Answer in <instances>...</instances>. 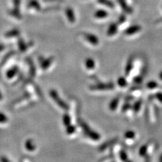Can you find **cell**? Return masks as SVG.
<instances>
[{"instance_id":"6da1fadb","label":"cell","mask_w":162,"mask_h":162,"mask_svg":"<svg viewBox=\"0 0 162 162\" xmlns=\"http://www.w3.org/2000/svg\"><path fill=\"white\" fill-rule=\"evenodd\" d=\"M79 124H80V126L82 128V130H83L85 135L90 139L94 141H98L101 139L100 134L98 132H95V130L91 129V127L85 122L82 121L81 120V121L79 122Z\"/></svg>"},{"instance_id":"4316f807","label":"cell","mask_w":162,"mask_h":162,"mask_svg":"<svg viewBox=\"0 0 162 162\" xmlns=\"http://www.w3.org/2000/svg\"><path fill=\"white\" fill-rule=\"evenodd\" d=\"M136 136V133L133 130H128L124 133V137L127 140H132Z\"/></svg>"},{"instance_id":"8d00e7d4","label":"cell","mask_w":162,"mask_h":162,"mask_svg":"<svg viewBox=\"0 0 162 162\" xmlns=\"http://www.w3.org/2000/svg\"><path fill=\"white\" fill-rule=\"evenodd\" d=\"M20 3H21V0H13V4L14 8L20 9Z\"/></svg>"},{"instance_id":"7c38bea8","label":"cell","mask_w":162,"mask_h":162,"mask_svg":"<svg viewBox=\"0 0 162 162\" xmlns=\"http://www.w3.org/2000/svg\"><path fill=\"white\" fill-rule=\"evenodd\" d=\"M20 30L18 29H13L8 30V32L5 33V37L7 39H11V38L14 37H18L20 36Z\"/></svg>"},{"instance_id":"b9f144b4","label":"cell","mask_w":162,"mask_h":162,"mask_svg":"<svg viewBox=\"0 0 162 162\" xmlns=\"http://www.w3.org/2000/svg\"><path fill=\"white\" fill-rule=\"evenodd\" d=\"M159 78L161 81H162V71H161V72L159 74Z\"/></svg>"},{"instance_id":"5bb4252c","label":"cell","mask_w":162,"mask_h":162,"mask_svg":"<svg viewBox=\"0 0 162 162\" xmlns=\"http://www.w3.org/2000/svg\"><path fill=\"white\" fill-rule=\"evenodd\" d=\"M8 13L10 16H11L14 17V18H15L18 20H20V19H22V16L21 14V13H20V9H18V8H14L13 9L9 10Z\"/></svg>"},{"instance_id":"277c9868","label":"cell","mask_w":162,"mask_h":162,"mask_svg":"<svg viewBox=\"0 0 162 162\" xmlns=\"http://www.w3.org/2000/svg\"><path fill=\"white\" fill-rule=\"evenodd\" d=\"M83 34L84 39L88 41V42L91 45L93 46H97L99 43V38L94 34L85 33L82 34Z\"/></svg>"},{"instance_id":"52a82bcc","label":"cell","mask_w":162,"mask_h":162,"mask_svg":"<svg viewBox=\"0 0 162 162\" xmlns=\"http://www.w3.org/2000/svg\"><path fill=\"white\" fill-rule=\"evenodd\" d=\"M32 44L30 43H26L25 41H24L23 39L22 38H19L18 40V49L20 50V52L24 53L25 51H27V49H29V46H31Z\"/></svg>"},{"instance_id":"4dcf8cb0","label":"cell","mask_w":162,"mask_h":162,"mask_svg":"<svg viewBox=\"0 0 162 162\" xmlns=\"http://www.w3.org/2000/svg\"><path fill=\"white\" fill-rule=\"evenodd\" d=\"M147 88L149 89H154L158 87V83L155 81H150L149 82H148L147 85Z\"/></svg>"},{"instance_id":"44dd1931","label":"cell","mask_w":162,"mask_h":162,"mask_svg":"<svg viewBox=\"0 0 162 162\" xmlns=\"http://www.w3.org/2000/svg\"><path fill=\"white\" fill-rule=\"evenodd\" d=\"M28 8H34L36 10L39 11L41 10V6L39 2L37 1V0H30L28 3Z\"/></svg>"},{"instance_id":"30bf717a","label":"cell","mask_w":162,"mask_h":162,"mask_svg":"<svg viewBox=\"0 0 162 162\" xmlns=\"http://www.w3.org/2000/svg\"><path fill=\"white\" fill-rule=\"evenodd\" d=\"M25 149L30 151V152H33L34 150L36 149V144L34 143V140H33L32 139H27L25 143Z\"/></svg>"},{"instance_id":"8fae6325","label":"cell","mask_w":162,"mask_h":162,"mask_svg":"<svg viewBox=\"0 0 162 162\" xmlns=\"http://www.w3.org/2000/svg\"><path fill=\"white\" fill-rule=\"evenodd\" d=\"M118 2L120 3V6H121L122 9L123 10V11L126 14H132L133 10L132 9L128 6V5L127 4L125 0H118Z\"/></svg>"},{"instance_id":"9c48e42d","label":"cell","mask_w":162,"mask_h":162,"mask_svg":"<svg viewBox=\"0 0 162 162\" xmlns=\"http://www.w3.org/2000/svg\"><path fill=\"white\" fill-rule=\"evenodd\" d=\"M118 30V24L112 23L108 27V30H107V35L109 37H113L117 33Z\"/></svg>"},{"instance_id":"8992f818","label":"cell","mask_w":162,"mask_h":162,"mask_svg":"<svg viewBox=\"0 0 162 162\" xmlns=\"http://www.w3.org/2000/svg\"><path fill=\"white\" fill-rule=\"evenodd\" d=\"M141 29H142V27H141V26L140 25H132L126 29V30L124 31V34L128 36L133 35V34L140 31Z\"/></svg>"},{"instance_id":"f1b7e54d","label":"cell","mask_w":162,"mask_h":162,"mask_svg":"<svg viewBox=\"0 0 162 162\" xmlns=\"http://www.w3.org/2000/svg\"><path fill=\"white\" fill-rule=\"evenodd\" d=\"M76 130H77L76 126L72 124H70L69 126H66V130H65V132H66V134H68V135H72V134L75 133Z\"/></svg>"},{"instance_id":"d4e9b609","label":"cell","mask_w":162,"mask_h":162,"mask_svg":"<svg viewBox=\"0 0 162 162\" xmlns=\"http://www.w3.org/2000/svg\"><path fill=\"white\" fill-rule=\"evenodd\" d=\"M62 122L65 127L71 124V117L70 114H68V113H64L62 117Z\"/></svg>"},{"instance_id":"74e56055","label":"cell","mask_w":162,"mask_h":162,"mask_svg":"<svg viewBox=\"0 0 162 162\" xmlns=\"http://www.w3.org/2000/svg\"><path fill=\"white\" fill-rule=\"evenodd\" d=\"M0 161H2V162H8V161H10V160L7 157L2 156L0 157Z\"/></svg>"},{"instance_id":"f35d334b","label":"cell","mask_w":162,"mask_h":162,"mask_svg":"<svg viewBox=\"0 0 162 162\" xmlns=\"http://www.w3.org/2000/svg\"><path fill=\"white\" fill-rule=\"evenodd\" d=\"M5 45L2 43H0V53L2 52V51L5 49Z\"/></svg>"},{"instance_id":"484cf974","label":"cell","mask_w":162,"mask_h":162,"mask_svg":"<svg viewBox=\"0 0 162 162\" xmlns=\"http://www.w3.org/2000/svg\"><path fill=\"white\" fill-rule=\"evenodd\" d=\"M148 148H149V146H148L147 144H143V145L139 149V153L140 156L145 157L147 156V151H148Z\"/></svg>"},{"instance_id":"e575fe53","label":"cell","mask_w":162,"mask_h":162,"mask_svg":"<svg viewBox=\"0 0 162 162\" xmlns=\"http://www.w3.org/2000/svg\"><path fill=\"white\" fill-rule=\"evenodd\" d=\"M126 20V18L125 15H124V14L120 15V16L118 18V23L119 24V25H122V24H123L124 22H125Z\"/></svg>"},{"instance_id":"f546056e","label":"cell","mask_w":162,"mask_h":162,"mask_svg":"<svg viewBox=\"0 0 162 162\" xmlns=\"http://www.w3.org/2000/svg\"><path fill=\"white\" fill-rule=\"evenodd\" d=\"M119 155H120V159H121L122 161H129L128 160V155H127L125 150H124V149L120 150V153H119Z\"/></svg>"},{"instance_id":"2e32d148","label":"cell","mask_w":162,"mask_h":162,"mask_svg":"<svg viewBox=\"0 0 162 162\" xmlns=\"http://www.w3.org/2000/svg\"><path fill=\"white\" fill-rule=\"evenodd\" d=\"M85 65L86 68L89 70H94L95 68V61L93 58L87 57L85 61Z\"/></svg>"},{"instance_id":"5b68a950","label":"cell","mask_w":162,"mask_h":162,"mask_svg":"<svg viewBox=\"0 0 162 162\" xmlns=\"http://www.w3.org/2000/svg\"><path fill=\"white\" fill-rule=\"evenodd\" d=\"M39 61L41 68H42L43 70H46L51 66V65L53 64L54 61V57L53 56H50L47 58L41 57V59L39 60Z\"/></svg>"},{"instance_id":"836d02e7","label":"cell","mask_w":162,"mask_h":162,"mask_svg":"<svg viewBox=\"0 0 162 162\" xmlns=\"http://www.w3.org/2000/svg\"><path fill=\"white\" fill-rule=\"evenodd\" d=\"M131 108V105L130 104L129 102H127L126 103H125V104H124V105L122 106V110L123 112H125L126 111H128V109H130Z\"/></svg>"},{"instance_id":"ac0fdd59","label":"cell","mask_w":162,"mask_h":162,"mask_svg":"<svg viewBox=\"0 0 162 162\" xmlns=\"http://www.w3.org/2000/svg\"><path fill=\"white\" fill-rule=\"evenodd\" d=\"M109 14L104 10H98L94 14V16L95 18L97 19H103L108 16Z\"/></svg>"},{"instance_id":"3957f363","label":"cell","mask_w":162,"mask_h":162,"mask_svg":"<svg viewBox=\"0 0 162 162\" xmlns=\"http://www.w3.org/2000/svg\"><path fill=\"white\" fill-rule=\"evenodd\" d=\"M114 84L112 82H108V83H100L95 84L94 85L90 86V89L92 91H108V90H112L114 89Z\"/></svg>"},{"instance_id":"1f68e13d","label":"cell","mask_w":162,"mask_h":162,"mask_svg":"<svg viewBox=\"0 0 162 162\" xmlns=\"http://www.w3.org/2000/svg\"><path fill=\"white\" fill-rule=\"evenodd\" d=\"M8 121V118L6 115L2 112H0V123L4 124Z\"/></svg>"},{"instance_id":"ab89813d","label":"cell","mask_w":162,"mask_h":162,"mask_svg":"<svg viewBox=\"0 0 162 162\" xmlns=\"http://www.w3.org/2000/svg\"><path fill=\"white\" fill-rule=\"evenodd\" d=\"M156 23H161L162 22V18H159L158 20H157L156 21Z\"/></svg>"},{"instance_id":"7bdbcfd3","label":"cell","mask_w":162,"mask_h":162,"mask_svg":"<svg viewBox=\"0 0 162 162\" xmlns=\"http://www.w3.org/2000/svg\"><path fill=\"white\" fill-rule=\"evenodd\" d=\"M2 99H3V95L1 93V91H0V101H2Z\"/></svg>"},{"instance_id":"e0dca14e","label":"cell","mask_w":162,"mask_h":162,"mask_svg":"<svg viewBox=\"0 0 162 162\" xmlns=\"http://www.w3.org/2000/svg\"><path fill=\"white\" fill-rule=\"evenodd\" d=\"M116 141H117V139H113L112 140H109L108 141H106L105 143L102 144L99 147V151H100V152H102V151L106 150L107 149H108V147H111L112 145V144L116 143Z\"/></svg>"},{"instance_id":"ffe728a7","label":"cell","mask_w":162,"mask_h":162,"mask_svg":"<svg viewBox=\"0 0 162 162\" xmlns=\"http://www.w3.org/2000/svg\"><path fill=\"white\" fill-rule=\"evenodd\" d=\"M26 62L29 64V73L31 77H34L36 74V68L34 66L33 61L30 58H27Z\"/></svg>"},{"instance_id":"60d3db41","label":"cell","mask_w":162,"mask_h":162,"mask_svg":"<svg viewBox=\"0 0 162 162\" xmlns=\"http://www.w3.org/2000/svg\"><path fill=\"white\" fill-rule=\"evenodd\" d=\"M45 2H60V0H45Z\"/></svg>"},{"instance_id":"d590c367","label":"cell","mask_w":162,"mask_h":162,"mask_svg":"<svg viewBox=\"0 0 162 162\" xmlns=\"http://www.w3.org/2000/svg\"><path fill=\"white\" fill-rule=\"evenodd\" d=\"M154 97L156 99H157L161 103H162V93L161 92H157L155 94Z\"/></svg>"},{"instance_id":"cb8c5ba5","label":"cell","mask_w":162,"mask_h":162,"mask_svg":"<svg viewBox=\"0 0 162 162\" xmlns=\"http://www.w3.org/2000/svg\"><path fill=\"white\" fill-rule=\"evenodd\" d=\"M97 2L100 4L105 6L109 8H113L115 7L114 3H113L111 0H97Z\"/></svg>"},{"instance_id":"7a4b0ae2","label":"cell","mask_w":162,"mask_h":162,"mask_svg":"<svg viewBox=\"0 0 162 162\" xmlns=\"http://www.w3.org/2000/svg\"><path fill=\"white\" fill-rule=\"evenodd\" d=\"M49 95L51 98L52 99L53 101L56 102V104L62 109L64 111H68L69 110V105L65 103L64 100L61 99L59 95H58L57 92L55 90V89H51L49 91Z\"/></svg>"},{"instance_id":"d6986e66","label":"cell","mask_w":162,"mask_h":162,"mask_svg":"<svg viewBox=\"0 0 162 162\" xmlns=\"http://www.w3.org/2000/svg\"><path fill=\"white\" fill-rule=\"evenodd\" d=\"M120 100V97H116L112 100L109 105V108L111 111H115V110L117 109L119 105Z\"/></svg>"},{"instance_id":"9a60e30c","label":"cell","mask_w":162,"mask_h":162,"mask_svg":"<svg viewBox=\"0 0 162 162\" xmlns=\"http://www.w3.org/2000/svg\"><path fill=\"white\" fill-rule=\"evenodd\" d=\"M133 63H134V59L132 57H130L129 59L127 61L126 67H125V75L126 77H128V75L130 74L131 71H132L133 68Z\"/></svg>"},{"instance_id":"83f0119b","label":"cell","mask_w":162,"mask_h":162,"mask_svg":"<svg viewBox=\"0 0 162 162\" xmlns=\"http://www.w3.org/2000/svg\"><path fill=\"white\" fill-rule=\"evenodd\" d=\"M14 53H15V52H14V51H10L9 53H7V54L6 55V56H5L4 57H3V60H2V62H1V64H0V66H2V65H3V64H4L8 60V59H9L10 57H11L12 56H14Z\"/></svg>"},{"instance_id":"603a6c76","label":"cell","mask_w":162,"mask_h":162,"mask_svg":"<svg viewBox=\"0 0 162 162\" xmlns=\"http://www.w3.org/2000/svg\"><path fill=\"white\" fill-rule=\"evenodd\" d=\"M117 83L118 86L122 88H125L128 85V82H127L126 78L124 77H120L117 80Z\"/></svg>"},{"instance_id":"d6a6232c","label":"cell","mask_w":162,"mask_h":162,"mask_svg":"<svg viewBox=\"0 0 162 162\" xmlns=\"http://www.w3.org/2000/svg\"><path fill=\"white\" fill-rule=\"evenodd\" d=\"M143 80V76L142 75H139V76H138V77H135L133 79V82H134V83H135V84L139 85V84L142 83Z\"/></svg>"},{"instance_id":"ba28073f","label":"cell","mask_w":162,"mask_h":162,"mask_svg":"<svg viewBox=\"0 0 162 162\" xmlns=\"http://www.w3.org/2000/svg\"><path fill=\"white\" fill-rule=\"evenodd\" d=\"M19 72V67L18 65H14V66L10 68L9 70L6 72V77L8 79H12L18 74Z\"/></svg>"},{"instance_id":"7402d4cb","label":"cell","mask_w":162,"mask_h":162,"mask_svg":"<svg viewBox=\"0 0 162 162\" xmlns=\"http://www.w3.org/2000/svg\"><path fill=\"white\" fill-rule=\"evenodd\" d=\"M142 103H143V99H138L137 101H136L134 102V103L132 105V109L134 112L135 113H138L141 108V106H142Z\"/></svg>"},{"instance_id":"4fadbf2b","label":"cell","mask_w":162,"mask_h":162,"mask_svg":"<svg viewBox=\"0 0 162 162\" xmlns=\"http://www.w3.org/2000/svg\"><path fill=\"white\" fill-rule=\"evenodd\" d=\"M65 15H66L67 18L70 23H74L76 18L74 10L71 8H67L65 10Z\"/></svg>"},{"instance_id":"ee69618b","label":"cell","mask_w":162,"mask_h":162,"mask_svg":"<svg viewBox=\"0 0 162 162\" xmlns=\"http://www.w3.org/2000/svg\"><path fill=\"white\" fill-rule=\"evenodd\" d=\"M159 161H161V162H162V154L160 155V156L159 157Z\"/></svg>"}]
</instances>
